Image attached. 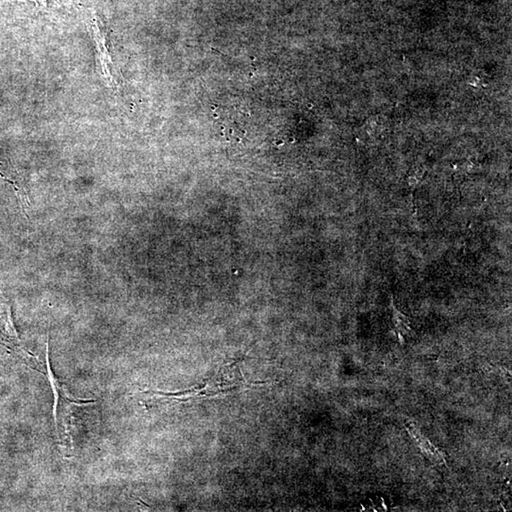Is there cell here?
I'll use <instances>...</instances> for the list:
<instances>
[{"mask_svg":"<svg viewBox=\"0 0 512 512\" xmlns=\"http://www.w3.org/2000/svg\"><path fill=\"white\" fill-rule=\"evenodd\" d=\"M405 426L409 435L413 438L414 443H416L417 446L419 447V449L421 450V453L426 458L430 459L431 461L436 464L442 465L446 463L444 453L438 449L429 439L425 438V436L420 433V431L417 429L416 425L410 422L407 423Z\"/></svg>","mask_w":512,"mask_h":512,"instance_id":"3","label":"cell"},{"mask_svg":"<svg viewBox=\"0 0 512 512\" xmlns=\"http://www.w3.org/2000/svg\"><path fill=\"white\" fill-rule=\"evenodd\" d=\"M261 383H248L243 378L238 364L232 363L222 367L215 377L203 383L200 388L189 389L177 393L150 391L144 392V394L163 397L168 402H185L187 400L206 399V397L219 396L221 394L233 393L241 390L242 388H255Z\"/></svg>","mask_w":512,"mask_h":512,"instance_id":"1","label":"cell"},{"mask_svg":"<svg viewBox=\"0 0 512 512\" xmlns=\"http://www.w3.org/2000/svg\"><path fill=\"white\" fill-rule=\"evenodd\" d=\"M394 321L396 327L400 330H409V322L402 313L397 310H394Z\"/></svg>","mask_w":512,"mask_h":512,"instance_id":"5","label":"cell"},{"mask_svg":"<svg viewBox=\"0 0 512 512\" xmlns=\"http://www.w3.org/2000/svg\"><path fill=\"white\" fill-rule=\"evenodd\" d=\"M46 361H47V370H48V375H49V380L50 383L52 384V390H54V421H55V426H57V432H58V405H59L60 402V397H62L65 402H68L71 403L72 405H90V403H93L94 400H83V402H76V400H71V397L68 396V394H66V388H64L62 384L60 383V381L58 380V378H55V376L54 374V372H52V366H51V361H50V347H49V342L48 344H47V351H46Z\"/></svg>","mask_w":512,"mask_h":512,"instance_id":"4","label":"cell"},{"mask_svg":"<svg viewBox=\"0 0 512 512\" xmlns=\"http://www.w3.org/2000/svg\"><path fill=\"white\" fill-rule=\"evenodd\" d=\"M91 29H93L94 39L96 41L97 63H98L100 74L108 88L118 91L119 83L114 75V64L111 59L110 51H108L107 37H105L104 30L101 28L99 18L93 12L91 16Z\"/></svg>","mask_w":512,"mask_h":512,"instance_id":"2","label":"cell"}]
</instances>
